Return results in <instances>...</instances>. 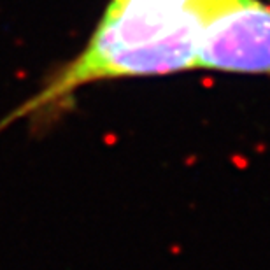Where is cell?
Returning a JSON list of instances; mask_svg holds the SVG:
<instances>
[{
  "label": "cell",
  "instance_id": "obj_1",
  "mask_svg": "<svg viewBox=\"0 0 270 270\" xmlns=\"http://www.w3.org/2000/svg\"><path fill=\"white\" fill-rule=\"evenodd\" d=\"M196 69L270 74V7L260 0H223L205 21Z\"/></svg>",
  "mask_w": 270,
  "mask_h": 270
}]
</instances>
